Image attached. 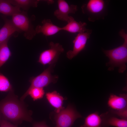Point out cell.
<instances>
[{"label":"cell","mask_w":127,"mask_h":127,"mask_svg":"<svg viewBox=\"0 0 127 127\" xmlns=\"http://www.w3.org/2000/svg\"><path fill=\"white\" fill-rule=\"evenodd\" d=\"M19 100L13 90L0 102V113L4 119L15 123L23 121L31 122L32 112L27 110L24 103Z\"/></svg>","instance_id":"obj_1"},{"label":"cell","mask_w":127,"mask_h":127,"mask_svg":"<svg viewBox=\"0 0 127 127\" xmlns=\"http://www.w3.org/2000/svg\"><path fill=\"white\" fill-rule=\"evenodd\" d=\"M119 35L124 40L123 44L117 48L109 50L103 49L106 56L109 59V61L106 64L108 70L112 71L115 68H119V73H123L127 69V34L124 30L122 29Z\"/></svg>","instance_id":"obj_2"},{"label":"cell","mask_w":127,"mask_h":127,"mask_svg":"<svg viewBox=\"0 0 127 127\" xmlns=\"http://www.w3.org/2000/svg\"><path fill=\"white\" fill-rule=\"evenodd\" d=\"M12 21L15 26L20 32L24 33V36L31 40L36 34L31 22L27 15L24 12H20L12 16Z\"/></svg>","instance_id":"obj_3"},{"label":"cell","mask_w":127,"mask_h":127,"mask_svg":"<svg viewBox=\"0 0 127 127\" xmlns=\"http://www.w3.org/2000/svg\"><path fill=\"white\" fill-rule=\"evenodd\" d=\"M81 117L74 107L68 105L65 109L56 113L54 117L56 123L55 127H71L77 119Z\"/></svg>","instance_id":"obj_4"},{"label":"cell","mask_w":127,"mask_h":127,"mask_svg":"<svg viewBox=\"0 0 127 127\" xmlns=\"http://www.w3.org/2000/svg\"><path fill=\"white\" fill-rule=\"evenodd\" d=\"M64 51V48L60 43L51 42L49 48L40 54L38 62L44 65L55 64L60 55Z\"/></svg>","instance_id":"obj_5"},{"label":"cell","mask_w":127,"mask_h":127,"mask_svg":"<svg viewBox=\"0 0 127 127\" xmlns=\"http://www.w3.org/2000/svg\"><path fill=\"white\" fill-rule=\"evenodd\" d=\"M55 65H50L41 74L36 77H32L30 80L31 85L26 91L33 88H43L51 83H56L58 80V76L57 75H53L51 74Z\"/></svg>","instance_id":"obj_6"},{"label":"cell","mask_w":127,"mask_h":127,"mask_svg":"<svg viewBox=\"0 0 127 127\" xmlns=\"http://www.w3.org/2000/svg\"><path fill=\"white\" fill-rule=\"evenodd\" d=\"M92 32L91 30L88 29L84 32L77 34L73 41L72 50L69 51L66 53L67 57L68 59L71 60L84 49Z\"/></svg>","instance_id":"obj_7"},{"label":"cell","mask_w":127,"mask_h":127,"mask_svg":"<svg viewBox=\"0 0 127 127\" xmlns=\"http://www.w3.org/2000/svg\"><path fill=\"white\" fill-rule=\"evenodd\" d=\"M58 8L54 12V15L57 19L67 22L69 20L70 14H75L78 10L77 5H69L64 0L57 1Z\"/></svg>","instance_id":"obj_8"},{"label":"cell","mask_w":127,"mask_h":127,"mask_svg":"<svg viewBox=\"0 0 127 127\" xmlns=\"http://www.w3.org/2000/svg\"><path fill=\"white\" fill-rule=\"evenodd\" d=\"M100 115L102 119V127H127V120L118 118L109 111Z\"/></svg>","instance_id":"obj_9"},{"label":"cell","mask_w":127,"mask_h":127,"mask_svg":"<svg viewBox=\"0 0 127 127\" xmlns=\"http://www.w3.org/2000/svg\"><path fill=\"white\" fill-rule=\"evenodd\" d=\"M107 104L110 109L119 110L127 108V95L120 94L117 95L111 94L107 102Z\"/></svg>","instance_id":"obj_10"},{"label":"cell","mask_w":127,"mask_h":127,"mask_svg":"<svg viewBox=\"0 0 127 127\" xmlns=\"http://www.w3.org/2000/svg\"><path fill=\"white\" fill-rule=\"evenodd\" d=\"M35 29L36 33H42L46 36H48L61 31L62 28L54 24L51 20L46 19L43 20L41 24L37 25Z\"/></svg>","instance_id":"obj_11"},{"label":"cell","mask_w":127,"mask_h":127,"mask_svg":"<svg viewBox=\"0 0 127 127\" xmlns=\"http://www.w3.org/2000/svg\"><path fill=\"white\" fill-rule=\"evenodd\" d=\"M65 26L61 27L62 30L71 33H79L84 32L88 30L86 28L87 24L85 22L76 21L74 18L70 16L69 19Z\"/></svg>","instance_id":"obj_12"},{"label":"cell","mask_w":127,"mask_h":127,"mask_svg":"<svg viewBox=\"0 0 127 127\" xmlns=\"http://www.w3.org/2000/svg\"><path fill=\"white\" fill-rule=\"evenodd\" d=\"M4 23L0 29V44L8 39L16 32H20L15 26L11 20L4 18Z\"/></svg>","instance_id":"obj_13"},{"label":"cell","mask_w":127,"mask_h":127,"mask_svg":"<svg viewBox=\"0 0 127 127\" xmlns=\"http://www.w3.org/2000/svg\"><path fill=\"white\" fill-rule=\"evenodd\" d=\"M105 7L104 1L102 0H90L86 4L82 6V12H86L93 14H99L102 12Z\"/></svg>","instance_id":"obj_14"},{"label":"cell","mask_w":127,"mask_h":127,"mask_svg":"<svg viewBox=\"0 0 127 127\" xmlns=\"http://www.w3.org/2000/svg\"><path fill=\"white\" fill-rule=\"evenodd\" d=\"M46 98L50 104L55 108L56 113L64 109L62 106L64 99L56 91L46 94Z\"/></svg>","instance_id":"obj_15"},{"label":"cell","mask_w":127,"mask_h":127,"mask_svg":"<svg viewBox=\"0 0 127 127\" xmlns=\"http://www.w3.org/2000/svg\"><path fill=\"white\" fill-rule=\"evenodd\" d=\"M21 12L20 8L17 6L12 5L9 0H0V13L12 16Z\"/></svg>","instance_id":"obj_16"},{"label":"cell","mask_w":127,"mask_h":127,"mask_svg":"<svg viewBox=\"0 0 127 127\" xmlns=\"http://www.w3.org/2000/svg\"><path fill=\"white\" fill-rule=\"evenodd\" d=\"M79 127H102V119L99 113L96 111L89 114L84 124Z\"/></svg>","instance_id":"obj_17"},{"label":"cell","mask_w":127,"mask_h":127,"mask_svg":"<svg viewBox=\"0 0 127 127\" xmlns=\"http://www.w3.org/2000/svg\"><path fill=\"white\" fill-rule=\"evenodd\" d=\"M8 40H7L0 44V68L11 55V52L8 45Z\"/></svg>","instance_id":"obj_18"},{"label":"cell","mask_w":127,"mask_h":127,"mask_svg":"<svg viewBox=\"0 0 127 127\" xmlns=\"http://www.w3.org/2000/svg\"><path fill=\"white\" fill-rule=\"evenodd\" d=\"M45 94L43 88H33L28 91H26L21 97L20 100L23 101L29 95L34 101L43 98Z\"/></svg>","instance_id":"obj_19"},{"label":"cell","mask_w":127,"mask_h":127,"mask_svg":"<svg viewBox=\"0 0 127 127\" xmlns=\"http://www.w3.org/2000/svg\"><path fill=\"white\" fill-rule=\"evenodd\" d=\"M9 0L12 4L25 10H27L31 7H37L38 4L40 1L39 0Z\"/></svg>","instance_id":"obj_20"},{"label":"cell","mask_w":127,"mask_h":127,"mask_svg":"<svg viewBox=\"0 0 127 127\" xmlns=\"http://www.w3.org/2000/svg\"><path fill=\"white\" fill-rule=\"evenodd\" d=\"M12 88L8 78L0 72V91H9L12 90Z\"/></svg>","instance_id":"obj_21"},{"label":"cell","mask_w":127,"mask_h":127,"mask_svg":"<svg viewBox=\"0 0 127 127\" xmlns=\"http://www.w3.org/2000/svg\"><path fill=\"white\" fill-rule=\"evenodd\" d=\"M110 113L119 118L127 120V108L124 109L115 110L110 109L109 111Z\"/></svg>","instance_id":"obj_22"},{"label":"cell","mask_w":127,"mask_h":127,"mask_svg":"<svg viewBox=\"0 0 127 127\" xmlns=\"http://www.w3.org/2000/svg\"><path fill=\"white\" fill-rule=\"evenodd\" d=\"M0 125V127H17L4 119H1Z\"/></svg>","instance_id":"obj_23"},{"label":"cell","mask_w":127,"mask_h":127,"mask_svg":"<svg viewBox=\"0 0 127 127\" xmlns=\"http://www.w3.org/2000/svg\"><path fill=\"white\" fill-rule=\"evenodd\" d=\"M33 127H49L44 122H37L35 123Z\"/></svg>","instance_id":"obj_24"},{"label":"cell","mask_w":127,"mask_h":127,"mask_svg":"<svg viewBox=\"0 0 127 127\" xmlns=\"http://www.w3.org/2000/svg\"><path fill=\"white\" fill-rule=\"evenodd\" d=\"M1 115L0 113V123L1 120Z\"/></svg>","instance_id":"obj_25"}]
</instances>
